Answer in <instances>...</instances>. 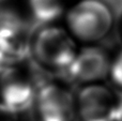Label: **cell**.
I'll return each instance as SVG.
<instances>
[{"label":"cell","mask_w":122,"mask_h":121,"mask_svg":"<svg viewBox=\"0 0 122 121\" xmlns=\"http://www.w3.org/2000/svg\"><path fill=\"white\" fill-rule=\"evenodd\" d=\"M110 66L112 61L106 51L90 46L78 51L64 72L72 81L90 85L105 79L110 72Z\"/></svg>","instance_id":"obj_7"},{"label":"cell","mask_w":122,"mask_h":121,"mask_svg":"<svg viewBox=\"0 0 122 121\" xmlns=\"http://www.w3.org/2000/svg\"><path fill=\"white\" fill-rule=\"evenodd\" d=\"M36 107L40 121H73L76 99L59 84H43L38 91Z\"/></svg>","instance_id":"obj_5"},{"label":"cell","mask_w":122,"mask_h":121,"mask_svg":"<svg viewBox=\"0 0 122 121\" xmlns=\"http://www.w3.org/2000/svg\"><path fill=\"white\" fill-rule=\"evenodd\" d=\"M17 116L0 102V121H17Z\"/></svg>","instance_id":"obj_10"},{"label":"cell","mask_w":122,"mask_h":121,"mask_svg":"<svg viewBox=\"0 0 122 121\" xmlns=\"http://www.w3.org/2000/svg\"><path fill=\"white\" fill-rule=\"evenodd\" d=\"M122 111V98L99 84L86 85L76 96V113L81 121H112Z\"/></svg>","instance_id":"obj_4"},{"label":"cell","mask_w":122,"mask_h":121,"mask_svg":"<svg viewBox=\"0 0 122 121\" xmlns=\"http://www.w3.org/2000/svg\"><path fill=\"white\" fill-rule=\"evenodd\" d=\"M78 53L74 36L59 26H42L32 35L31 56L41 68L64 72Z\"/></svg>","instance_id":"obj_1"},{"label":"cell","mask_w":122,"mask_h":121,"mask_svg":"<svg viewBox=\"0 0 122 121\" xmlns=\"http://www.w3.org/2000/svg\"><path fill=\"white\" fill-rule=\"evenodd\" d=\"M66 29L85 43L103 40L114 25L112 10L103 0H79L65 14Z\"/></svg>","instance_id":"obj_2"},{"label":"cell","mask_w":122,"mask_h":121,"mask_svg":"<svg viewBox=\"0 0 122 121\" xmlns=\"http://www.w3.org/2000/svg\"><path fill=\"white\" fill-rule=\"evenodd\" d=\"M38 91L31 79L13 70L0 79V102L16 115L28 113L36 106Z\"/></svg>","instance_id":"obj_6"},{"label":"cell","mask_w":122,"mask_h":121,"mask_svg":"<svg viewBox=\"0 0 122 121\" xmlns=\"http://www.w3.org/2000/svg\"><path fill=\"white\" fill-rule=\"evenodd\" d=\"M30 17L39 26L54 25L61 17L64 10L63 0H28Z\"/></svg>","instance_id":"obj_8"},{"label":"cell","mask_w":122,"mask_h":121,"mask_svg":"<svg viewBox=\"0 0 122 121\" xmlns=\"http://www.w3.org/2000/svg\"><path fill=\"white\" fill-rule=\"evenodd\" d=\"M109 75L112 81L118 87L122 88V50L117 55L114 61H112Z\"/></svg>","instance_id":"obj_9"},{"label":"cell","mask_w":122,"mask_h":121,"mask_svg":"<svg viewBox=\"0 0 122 121\" xmlns=\"http://www.w3.org/2000/svg\"><path fill=\"white\" fill-rule=\"evenodd\" d=\"M32 35L26 20L8 10L0 11V62L12 66L31 55Z\"/></svg>","instance_id":"obj_3"}]
</instances>
